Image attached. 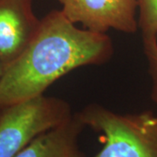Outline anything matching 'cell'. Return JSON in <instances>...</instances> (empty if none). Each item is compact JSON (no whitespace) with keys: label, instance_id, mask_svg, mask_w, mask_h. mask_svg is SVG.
Returning <instances> with one entry per match:
<instances>
[{"label":"cell","instance_id":"cell-1","mask_svg":"<svg viewBox=\"0 0 157 157\" xmlns=\"http://www.w3.org/2000/svg\"><path fill=\"white\" fill-rule=\"evenodd\" d=\"M113 54L106 33L80 29L61 10L40 19L39 31L0 81V109L43 95L51 85L76 68L102 65Z\"/></svg>","mask_w":157,"mask_h":157},{"label":"cell","instance_id":"cell-2","mask_svg":"<svg viewBox=\"0 0 157 157\" xmlns=\"http://www.w3.org/2000/svg\"><path fill=\"white\" fill-rule=\"evenodd\" d=\"M77 114L85 128L101 134L103 147L94 157H157V115L151 111L118 113L91 104Z\"/></svg>","mask_w":157,"mask_h":157},{"label":"cell","instance_id":"cell-3","mask_svg":"<svg viewBox=\"0 0 157 157\" xmlns=\"http://www.w3.org/2000/svg\"><path fill=\"white\" fill-rule=\"evenodd\" d=\"M73 114L67 101L44 94L0 109V157H15L35 137Z\"/></svg>","mask_w":157,"mask_h":157},{"label":"cell","instance_id":"cell-4","mask_svg":"<svg viewBox=\"0 0 157 157\" xmlns=\"http://www.w3.org/2000/svg\"><path fill=\"white\" fill-rule=\"evenodd\" d=\"M61 11L74 24L106 33L110 29L135 33L138 30V0H57Z\"/></svg>","mask_w":157,"mask_h":157},{"label":"cell","instance_id":"cell-5","mask_svg":"<svg viewBox=\"0 0 157 157\" xmlns=\"http://www.w3.org/2000/svg\"><path fill=\"white\" fill-rule=\"evenodd\" d=\"M39 25L33 0H0V63L7 68L17 60L33 41Z\"/></svg>","mask_w":157,"mask_h":157},{"label":"cell","instance_id":"cell-6","mask_svg":"<svg viewBox=\"0 0 157 157\" xmlns=\"http://www.w3.org/2000/svg\"><path fill=\"white\" fill-rule=\"evenodd\" d=\"M84 128L76 113L67 121L35 137L15 157H86L78 144Z\"/></svg>","mask_w":157,"mask_h":157},{"label":"cell","instance_id":"cell-7","mask_svg":"<svg viewBox=\"0 0 157 157\" xmlns=\"http://www.w3.org/2000/svg\"><path fill=\"white\" fill-rule=\"evenodd\" d=\"M138 27L141 32L142 44H157V0H138Z\"/></svg>","mask_w":157,"mask_h":157},{"label":"cell","instance_id":"cell-8","mask_svg":"<svg viewBox=\"0 0 157 157\" xmlns=\"http://www.w3.org/2000/svg\"><path fill=\"white\" fill-rule=\"evenodd\" d=\"M148 64V73L151 77V99L157 104V44L143 46Z\"/></svg>","mask_w":157,"mask_h":157},{"label":"cell","instance_id":"cell-9","mask_svg":"<svg viewBox=\"0 0 157 157\" xmlns=\"http://www.w3.org/2000/svg\"><path fill=\"white\" fill-rule=\"evenodd\" d=\"M6 69V67H5L2 63H0V81H1V79L3 78V75H4V73H5Z\"/></svg>","mask_w":157,"mask_h":157}]
</instances>
